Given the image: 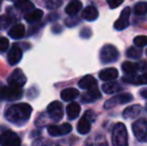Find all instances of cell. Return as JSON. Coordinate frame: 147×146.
Instances as JSON below:
<instances>
[{"mask_svg": "<svg viewBox=\"0 0 147 146\" xmlns=\"http://www.w3.org/2000/svg\"><path fill=\"white\" fill-rule=\"evenodd\" d=\"M43 16V11L40 9H33L32 11L26 13L25 15V20L28 23H35L38 22L39 20L42 18Z\"/></svg>", "mask_w": 147, "mask_h": 146, "instance_id": "24", "label": "cell"}, {"mask_svg": "<svg viewBox=\"0 0 147 146\" xmlns=\"http://www.w3.org/2000/svg\"><path fill=\"white\" fill-rule=\"evenodd\" d=\"M142 107L138 104L135 105H131L129 107L125 108V110L123 111V117L125 119H133L136 118L138 115L141 113Z\"/></svg>", "mask_w": 147, "mask_h": 146, "instance_id": "16", "label": "cell"}, {"mask_svg": "<svg viewBox=\"0 0 147 146\" xmlns=\"http://www.w3.org/2000/svg\"><path fill=\"white\" fill-rule=\"evenodd\" d=\"M133 43L136 47H139V48H142V47L146 46L147 45V36L145 35H139L136 36L133 40Z\"/></svg>", "mask_w": 147, "mask_h": 146, "instance_id": "29", "label": "cell"}, {"mask_svg": "<svg viewBox=\"0 0 147 146\" xmlns=\"http://www.w3.org/2000/svg\"><path fill=\"white\" fill-rule=\"evenodd\" d=\"M101 97V94L99 92L98 88L94 87L90 90H87L85 93L82 95L81 97V101L83 103H91V102H94L95 100L99 99Z\"/></svg>", "mask_w": 147, "mask_h": 146, "instance_id": "13", "label": "cell"}, {"mask_svg": "<svg viewBox=\"0 0 147 146\" xmlns=\"http://www.w3.org/2000/svg\"><path fill=\"white\" fill-rule=\"evenodd\" d=\"M32 113V107L27 103L14 104L10 106L5 113V117L9 122L16 125H22L28 121Z\"/></svg>", "mask_w": 147, "mask_h": 146, "instance_id": "1", "label": "cell"}, {"mask_svg": "<svg viewBox=\"0 0 147 146\" xmlns=\"http://www.w3.org/2000/svg\"><path fill=\"white\" fill-rule=\"evenodd\" d=\"M90 128H91V120L88 117H86L85 115H83V117L80 119L77 124V131L80 134H87L89 131H90Z\"/></svg>", "mask_w": 147, "mask_h": 146, "instance_id": "19", "label": "cell"}, {"mask_svg": "<svg viewBox=\"0 0 147 146\" xmlns=\"http://www.w3.org/2000/svg\"><path fill=\"white\" fill-rule=\"evenodd\" d=\"M8 84L10 86L21 88L26 83V76L21 69H15L8 77Z\"/></svg>", "mask_w": 147, "mask_h": 146, "instance_id": "8", "label": "cell"}, {"mask_svg": "<svg viewBox=\"0 0 147 146\" xmlns=\"http://www.w3.org/2000/svg\"><path fill=\"white\" fill-rule=\"evenodd\" d=\"M21 141L16 133L5 131L0 134V146H20Z\"/></svg>", "mask_w": 147, "mask_h": 146, "instance_id": "6", "label": "cell"}, {"mask_svg": "<svg viewBox=\"0 0 147 146\" xmlns=\"http://www.w3.org/2000/svg\"><path fill=\"white\" fill-rule=\"evenodd\" d=\"M82 8V3L79 0H72L70 3H68V5L65 8V12L70 16H74L75 14H77L78 12L81 10Z\"/></svg>", "mask_w": 147, "mask_h": 146, "instance_id": "20", "label": "cell"}, {"mask_svg": "<svg viewBox=\"0 0 147 146\" xmlns=\"http://www.w3.org/2000/svg\"><path fill=\"white\" fill-rule=\"evenodd\" d=\"M9 46V41L8 39H6L5 37H0V51L4 52L8 49Z\"/></svg>", "mask_w": 147, "mask_h": 146, "instance_id": "34", "label": "cell"}, {"mask_svg": "<svg viewBox=\"0 0 147 146\" xmlns=\"http://www.w3.org/2000/svg\"><path fill=\"white\" fill-rule=\"evenodd\" d=\"M24 34H25V27L20 23L15 24L14 26H12L9 31H8V35L13 39L22 38L24 36Z\"/></svg>", "mask_w": 147, "mask_h": 146, "instance_id": "17", "label": "cell"}, {"mask_svg": "<svg viewBox=\"0 0 147 146\" xmlns=\"http://www.w3.org/2000/svg\"><path fill=\"white\" fill-rule=\"evenodd\" d=\"M100 61L103 64H108V63H112L118 60L119 58V51L115 46L111 44H107L101 48L100 50Z\"/></svg>", "mask_w": 147, "mask_h": 146, "instance_id": "4", "label": "cell"}, {"mask_svg": "<svg viewBox=\"0 0 147 146\" xmlns=\"http://www.w3.org/2000/svg\"><path fill=\"white\" fill-rule=\"evenodd\" d=\"M113 146H128V133L123 123H116L112 130Z\"/></svg>", "mask_w": 147, "mask_h": 146, "instance_id": "2", "label": "cell"}, {"mask_svg": "<svg viewBox=\"0 0 147 146\" xmlns=\"http://www.w3.org/2000/svg\"><path fill=\"white\" fill-rule=\"evenodd\" d=\"M145 108H146V110H147V103H146V107Z\"/></svg>", "mask_w": 147, "mask_h": 146, "instance_id": "39", "label": "cell"}, {"mask_svg": "<svg viewBox=\"0 0 147 146\" xmlns=\"http://www.w3.org/2000/svg\"><path fill=\"white\" fill-rule=\"evenodd\" d=\"M82 18L87 21H94L98 18V10L94 6H87L82 11Z\"/></svg>", "mask_w": 147, "mask_h": 146, "instance_id": "18", "label": "cell"}, {"mask_svg": "<svg viewBox=\"0 0 147 146\" xmlns=\"http://www.w3.org/2000/svg\"><path fill=\"white\" fill-rule=\"evenodd\" d=\"M130 14H131V10L130 7H125L121 11L119 18L115 21L114 23V28L116 30H123L126 27H128L129 25V17Z\"/></svg>", "mask_w": 147, "mask_h": 146, "instance_id": "10", "label": "cell"}, {"mask_svg": "<svg viewBox=\"0 0 147 146\" xmlns=\"http://www.w3.org/2000/svg\"><path fill=\"white\" fill-rule=\"evenodd\" d=\"M33 146H55L54 143H52L51 141H47L45 139H36L33 142Z\"/></svg>", "mask_w": 147, "mask_h": 146, "instance_id": "32", "label": "cell"}, {"mask_svg": "<svg viewBox=\"0 0 147 146\" xmlns=\"http://www.w3.org/2000/svg\"><path fill=\"white\" fill-rule=\"evenodd\" d=\"M15 7L21 12H28L32 11L34 9V5L30 0H18L15 3Z\"/></svg>", "mask_w": 147, "mask_h": 146, "instance_id": "25", "label": "cell"}, {"mask_svg": "<svg viewBox=\"0 0 147 146\" xmlns=\"http://www.w3.org/2000/svg\"><path fill=\"white\" fill-rule=\"evenodd\" d=\"M133 100V96L130 93H122L119 95H116L114 97H111L110 99H108L104 104V108L109 109V108H112L114 106L118 105V104H125L128 102L132 101Z\"/></svg>", "mask_w": 147, "mask_h": 146, "instance_id": "7", "label": "cell"}, {"mask_svg": "<svg viewBox=\"0 0 147 146\" xmlns=\"http://www.w3.org/2000/svg\"><path fill=\"white\" fill-rule=\"evenodd\" d=\"M22 89L14 86H5L0 83V99L7 101H15L22 97Z\"/></svg>", "mask_w": 147, "mask_h": 146, "instance_id": "3", "label": "cell"}, {"mask_svg": "<svg viewBox=\"0 0 147 146\" xmlns=\"http://www.w3.org/2000/svg\"><path fill=\"white\" fill-rule=\"evenodd\" d=\"M121 89H122L121 85L119 83H117L116 81L106 82V83L102 85V90L107 94L116 93V92H119Z\"/></svg>", "mask_w": 147, "mask_h": 146, "instance_id": "22", "label": "cell"}, {"mask_svg": "<svg viewBox=\"0 0 147 146\" xmlns=\"http://www.w3.org/2000/svg\"><path fill=\"white\" fill-rule=\"evenodd\" d=\"M12 23V19L7 15L0 16V29H6Z\"/></svg>", "mask_w": 147, "mask_h": 146, "instance_id": "30", "label": "cell"}, {"mask_svg": "<svg viewBox=\"0 0 147 146\" xmlns=\"http://www.w3.org/2000/svg\"><path fill=\"white\" fill-rule=\"evenodd\" d=\"M91 35V31L90 29H88V28H84L83 30H82L81 32V36L82 37H85V38H88L89 36Z\"/></svg>", "mask_w": 147, "mask_h": 146, "instance_id": "36", "label": "cell"}, {"mask_svg": "<svg viewBox=\"0 0 147 146\" xmlns=\"http://www.w3.org/2000/svg\"><path fill=\"white\" fill-rule=\"evenodd\" d=\"M136 15H145L147 14V2H139L134 7Z\"/></svg>", "mask_w": 147, "mask_h": 146, "instance_id": "28", "label": "cell"}, {"mask_svg": "<svg viewBox=\"0 0 147 146\" xmlns=\"http://www.w3.org/2000/svg\"><path fill=\"white\" fill-rule=\"evenodd\" d=\"M97 81L92 75H86L84 77H82L81 79L78 82V86H79L81 89L85 90H90L92 88L96 87Z\"/></svg>", "mask_w": 147, "mask_h": 146, "instance_id": "15", "label": "cell"}, {"mask_svg": "<svg viewBox=\"0 0 147 146\" xmlns=\"http://www.w3.org/2000/svg\"><path fill=\"white\" fill-rule=\"evenodd\" d=\"M22 58V50L20 49L19 45L14 44L8 52L7 60L10 65H15L21 60Z\"/></svg>", "mask_w": 147, "mask_h": 146, "instance_id": "12", "label": "cell"}, {"mask_svg": "<svg viewBox=\"0 0 147 146\" xmlns=\"http://www.w3.org/2000/svg\"><path fill=\"white\" fill-rule=\"evenodd\" d=\"M146 55H147V49H146Z\"/></svg>", "mask_w": 147, "mask_h": 146, "instance_id": "40", "label": "cell"}, {"mask_svg": "<svg viewBox=\"0 0 147 146\" xmlns=\"http://www.w3.org/2000/svg\"><path fill=\"white\" fill-rule=\"evenodd\" d=\"M66 112H67L68 118L74 120L77 118L80 113V105L76 102H71L70 104H68L67 108H66Z\"/></svg>", "mask_w": 147, "mask_h": 146, "instance_id": "21", "label": "cell"}, {"mask_svg": "<svg viewBox=\"0 0 147 146\" xmlns=\"http://www.w3.org/2000/svg\"><path fill=\"white\" fill-rule=\"evenodd\" d=\"M78 95H79V91L75 88H66V89L62 90L61 92V98L64 101L74 100L78 97Z\"/></svg>", "mask_w": 147, "mask_h": 146, "instance_id": "23", "label": "cell"}, {"mask_svg": "<svg viewBox=\"0 0 147 146\" xmlns=\"http://www.w3.org/2000/svg\"><path fill=\"white\" fill-rule=\"evenodd\" d=\"M118 77V71L116 68H106L103 69L100 71L99 73V78L103 81L106 82H110V81H114L115 79Z\"/></svg>", "mask_w": 147, "mask_h": 146, "instance_id": "14", "label": "cell"}, {"mask_svg": "<svg viewBox=\"0 0 147 146\" xmlns=\"http://www.w3.org/2000/svg\"><path fill=\"white\" fill-rule=\"evenodd\" d=\"M47 113L52 120L58 122L63 117V106L58 101L51 102L47 107Z\"/></svg>", "mask_w": 147, "mask_h": 146, "instance_id": "9", "label": "cell"}, {"mask_svg": "<svg viewBox=\"0 0 147 146\" xmlns=\"http://www.w3.org/2000/svg\"><path fill=\"white\" fill-rule=\"evenodd\" d=\"M121 67H122V70L124 71V73L127 76H130V77H132L136 72V66L133 63L129 62V61H125V62L122 64Z\"/></svg>", "mask_w": 147, "mask_h": 146, "instance_id": "26", "label": "cell"}, {"mask_svg": "<svg viewBox=\"0 0 147 146\" xmlns=\"http://www.w3.org/2000/svg\"><path fill=\"white\" fill-rule=\"evenodd\" d=\"M1 4H2V0H0V8H1Z\"/></svg>", "mask_w": 147, "mask_h": 146, "instance_id": "38", "label": "cell"}, {"mask_svg": "<svg viewBox=\"0 0 147 146\" xmlns=\"http://www.w3.org/2000/svg\"><path fill=\"white\" fill-rule=\"evenodd\" d=\"M134 83L139 84V85H145V84H147V72H144L140 76H138L137 78H135Z\"/></svg>", "mask_w": 147, "mask_h": 146, "instance_id": "33", "label": "cell"}, {"mask_svg": "<svg viewBox=\"0 0 147 146\" xmlns=\"http://www.w3.org/2000/svg\"><path fill=\"white\" fill-rule=\"evenodd\" d=\"M124 0H106L107 4L109 5V7L111 9H114V8H117L119 5H121L123 3Z\"/></svg>", "mask_w": 147, "mask_h": 146, "instance_id": "35", "label": "cell"}, {"mask_svg": "<svg viewBox=\"0 0 147 146\" xmlns=\"http://www.w3.org/2000/svg\"><path fill=\"white\" fill-rule=\"evenodd\" d=\"M132 131L134 136L140 142H147V120L138 119L132 125Z\"/></svg>", "mask_w": 147, "mask_h": 146, "instance_id": "5", "label": "cell"}, {"mask_svg": "<svg viewBox=\"0 0 147 146\" xmlns=\"http://www.w3.org/2000/svg\"><path fill=\"white\" fill-rule=\"evenodd\" d=\"M72 130V126L69 123H64L62 125H50L48 126V133L51 136H62L70 133Z\"/></svg>", "mask_w": 147, "mask_h": 146, "instance_id": "11", "label": "cell"}, {"mask_svg": "<svg viewBox=\"0 0 147 146\" xmlns=\"http://www.w3.org/2000/svg\"><path fill=\"white\" fill-rule=\"evenodd\" d=\"M45 5L48 9H57L62 5V0H46Z\"/></svg>", "mask_w": 147, "mask_h": 146, "instance_id": "31", "label": "cell"}, {"mask_svg": "<svg viewBox=\"0 0 147 146\" xmlns=\"http://www.w3.org/2000/svg\"><path fill=\"white\" fill-rule=\"evenodd\" d=\"M142 55V50L139 47H129L126 50V56L132 59H138Z\"/></svg>", "mask_w": 147, "mask_h": 146, "instance_id": "27", "label": "cell"}, {"mask_svg": "<svg viewBox=\"0 0 147 146\" xmlns=\"http://www.w3.org/2000/svg\"><path fill=\"white\" fill-rule=\"evenodd\" d=\"M140 95L143 98H147V88H144V89H142L140 91Z\"/></svg>", "mask_w": 147, "mask_h": 146, "instance_id": "37", "label": "cell"}]
</instances>
